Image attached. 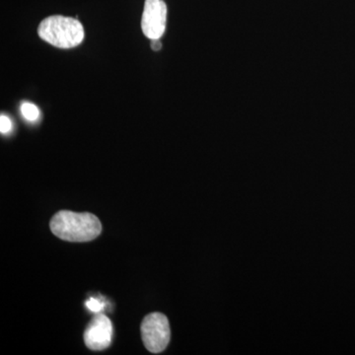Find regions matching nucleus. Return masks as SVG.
Wrapping results in <instances>:
<instances>
[{
    "label": "nucleus",
    "instance_id": "1",
    "mask_svg": "<svg viewBox=\"0 0 355 355\" xmlns=\"http://www.w3.org/2000/svg\"><path fill=\"white\" fill-rule=\"evenodd\" d=\"M51 233L60 239L69 242H89L101 234L99 218L89 212L77 214L62 210L53 216L50 222Z\"/></svg>",
    "mask_w": 355,
    "mask_h": 355
},
{
    "label": "nucleus",
    "instance_id": "2",
    "mask_svg": "<svg viewBox=\"0 0 355 355\" xmlns=\"http://www.w3.org/2000/svg\"><path fill=\"white\" fill-rule=\"evenodd\" d=\"M38 35L46 43L67 50L83 43L85 31L80 21L76 18L53 15L40 23Z\"/></svg>",
    "mask_w": 355,
    "mask_h": 355
},
{
    "label": "nucleus",
    "instance_id": "3",
    "mask_svg": "<svg viewBox=\"0 0 355 355\" xmlns=\"http://www.w3.org/2000/svg\"><path fill=\"white\" fill-rule=\"evenodd\" d=\"M141 338L144 347L151 354L164 352L171 338L169 321L165 315L154 312L147 315L142 321Z\"/></svg>",
    "mask_w": 355,
    "mask_h": 355
},
{
    "label": "nucleus",
    "instance_id": "4",
    "mask_svg": "<svg viewBox=\"0 0 355 355\" xmlns=\"http://www.w3.org/2000/svg\"><path fill=\"white\" fill-rule=\"evenodd\" d=\"M167 6L163 0H146L141 17V30L150 40H160L167 23Z\"/></svg>",
    "mask_w": 355,
    "mask_h": 355
},
{
    "label": "nucleus",
    "instance_id": "5",
    "mask_svg": "<svg viewBox=\"0 0 355 355\" xmlns=\"http://www.w3.org/2000/svg\"><path fill=\"white\" fill-rule=\"evenodd\" d=\"M112 336L113 324L111 320L106 315L98 313L84 331V342L89 349L99 352L110 347Z\"/></svg>",
    "mask_w": 355,
    "mask_h": 355
},
{
    "label": "nucleus",
    "instance_id": "6",
    "mask_svg": "<svg viewBox=\"0 0 355 355\" xmlns=\"http://www.w3.org/2000/svg\"><path fill=\"white\" fill-rule=\"evenodd\" d=\"M21 112H22L26 120L33 121L39 118V109L32 103H23L22 106H21Z\"/></svg>",
    "mask_w": 355,
    "mask_h": 355
},
{
    "label": "nucleus",
    "instance_id": "7",
    "mask_svg": "<svg viewBox=\"0 0 355 355\" xmlns=\"http://www.w3.org/2000/svg\"><path fill=\"white\" fill-rule=\"evenodd\" d=\"M86 307L88 308L89 310L92 311L94 313H100L103 309H104L105 304L101 302V301L98 300L96 298H90L85 303Z\"/></svg>",
    "mask_w": 355,
    "mask_h": 355
},
{
    "label": "nucleus",
    "instance_id": "8",
    "mask_svg": "<svg viewBox=\"0 0 355 355\" xmlns=\"http://www.w3.org/2000/svg\"><path fill=\"white\" fill-rule=\"evenodd\" d=\"M11 127H12V123H11L10 119L4 116V114H1V116H0V130H1V132H8L11 130Z\"/></svg>",
    "mask_w": 355,
    "mask_h": 355
},
{
    "label": "nucleus",
    "instance_id": "9",
    "mask_svg": "<svg viewBox=\"0 0 355 355\" xmlns=\"http://www.w3.org/2000/svg\"><path fill=\"white\" fill-rule=\"evenodd\" d=\"M151 49H153V51H159L161 50V48H162V44L160 43V41L159 40H151Z\"/></svg>",
    "mask_w": 355,
    "mask_h": 355
}]
</instances>
